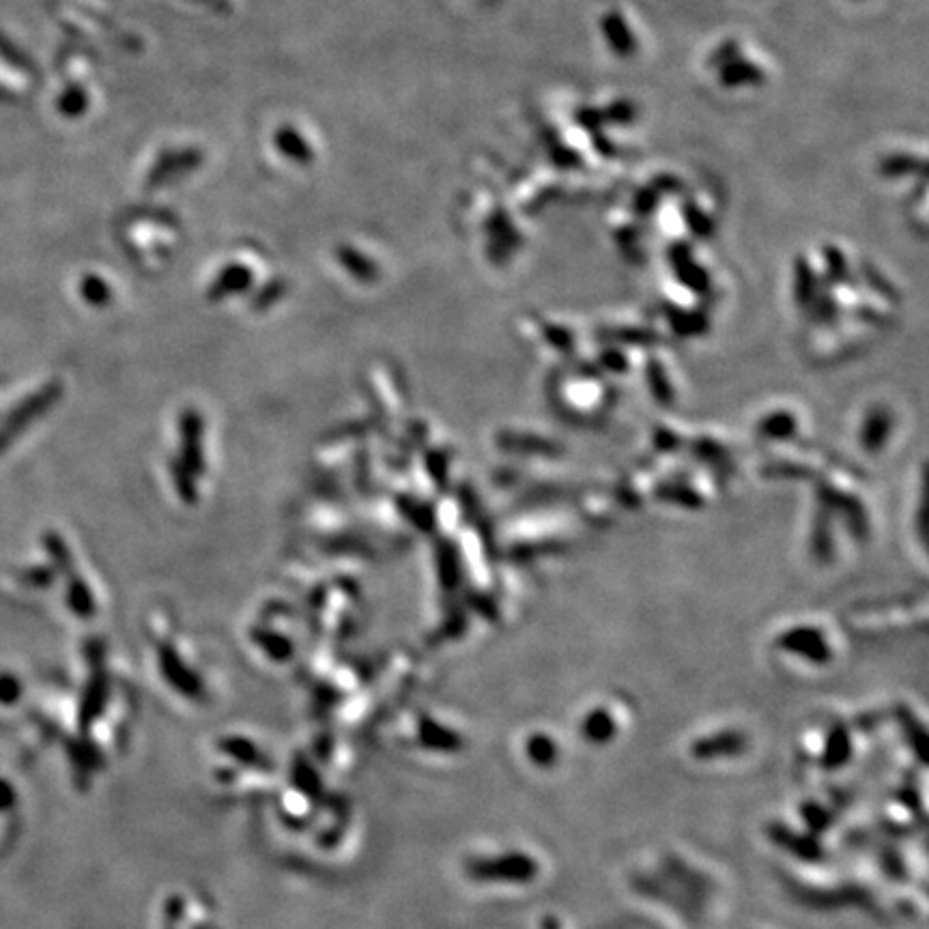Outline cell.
Masks as SVG:
<instances>
[{"mask_svg": "<svg viewBox=\"0 0 929 929\" xmlns=\"http://www.w3.org/2000/svg\"><path fill=\"white\" fill-rule=\"evenodd\" d=\"M469 876L480 882H530L538 865L534 859L519 852H508L489 859H474L467 865Z\"/></svg>", "mask_w": 929, "mask_h": 929, "instance_id": "obj_5", "label": "cell"}, {"mask_svg": "<svg viewBox=\"0 0 929 929\" xmlns=\"http://www.w3.org/2000/svg\"><path fill=\"white\" fill-rule=\"evenodd\" d=\"M775 646L790 656H798L811 665L833 661V639L826 624L816 620H796L777 635Z\"/></svg>", "mask_w": 929, "mask_h": 929, "instance_id": "obj_2", "label": "cell"}, {"mask_svg": "<svg viewBox=\"0 0 929 929\" xmlns=\"http://www.w3.org/2000/svg\"><path fill=\"white\" fill-rule=\"evenodd\" d=\"M899 433V413L886 400H871L856 413L854 420V443L863 454L871 459H880L882 454L893 450Z\"/></svg>", "mask_w": 929, "mask_h": 929, "instance_id": "obj_1", "label": "cell"}, {"mask_svg": "<svg viewBox=\"0 0 929 929\" xmlns=\"http://www.w3.org/2000/svg\"><path fill=\"white\" fill-rule=\"evenodd\" d=\"M807 424V416L794 405L773 403L755 413L751 433L762 443H790L800 435V428Z\"/></svg>", "mask_w": 929, "mask_h": 929, "instance_id": "obj_4", "label": "cell"}, {"mask_svg": "<svg viewBox=\"0 0 929 929\" xmlns=\"http://www.w3.org/2000/svg\"><path fill=\"white\" fill-rule=\"evenodd\" d=\"M742 747H745V738L734 732H725V734H717V736H710V738H704L702 742H697L693 751L699 757H712V755H721V753L723 755L736 753Z\"/></svg>", "mask_w": 929, "mask_h": 929, "instance_id": "obj_7", "label": "cell"}, {"mask_svg": "<svg viewBox=\"0 0 929 929\" xmlns=\"http://www.w3.org/2000/svg\"><path fill=\"white\" fill-rule=\"evenodd\" d=\"M667 360H661L659 355L654 353L646 360V368H643V377H646V385L652 392V398L665 400V403H674L676 398V381L671 368L665 364Z\"/></svg>", "mask_w": 929, "mask_h": 929, "instance_id": "obj_6", "label": "cell"}, {"mask_svg": "<svg viewBox=\"0 0 929 929\" xmlns=\"http://www.w3.org/2000/svg\"><path fill=\"white\" fill-rule=\"evenodd\" d=\"M616 734V721L607 710H594L583 719V736L592 742H607Z\"/></svg>", "mask_w": 929, "mask_h": 929, "instance_id": "obj_8", "label": "cell"}, {"mask_svg": "<svg viewBox=\"0 0 929 929\" xmlns=\"http://www.w3.org/2000/svg\"><path fill=\"white\" fill-rule=\"evenodd\" d=\"M527 755H530V760L536 762L538 766H551V764H555L557 747H555L553 738L542 736V734L532 736L530 740H527Z\"/></svg>", "mask_w": 929, "mask_h": 929, "instance_id": "obj_9", "label": "cell"}, {"mask_svg": "<svg viewBox=\"0 0 929 929\" xmlns=\"http://www.w3.org/2000/svg\"><path fill=\"white\" fill-rule=\"evenodd\" d=\"M848 753H850V738L843 730H837L831 736V751H828V757H826L828 766L843 764L848 760Z\"/></svg>", "mask_w": 929, "mask_h": 929, "instance_id": "obj_10", "label": "cell"}, {"mask_svg": "<svg viewBox=\"0 0 929 929\" xmlns=\"http://www.w3.org/2000/svg\"><path fill=\"white\" fill-rule=\"evenodd\" d=\"M555 392L566 394L557 398H560V407L568 411L566 416L573 418H600L605 416L609 407L607 385L598 379H585L581 375L566 377L562 388H557Z\"/></svg>", "mask_w": 929, "mask_h": 929, "instance_id": "obj_3", "label": "cell"}]
</instances>
